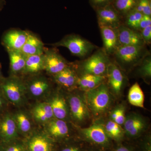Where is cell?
<instances>
[{"label": "cell", "mask_w": 151, "mask_h": 151, "mask_svg": "<svg viewBox=\"0 0 151 151\" xmlns=\"http://www.w3.org/2000/svg\"><path fill=\"white\" fill-rule=\"evenodd\" d=\"M112 97L108 85L105 82L94 89L86 91L84 100L90 114L97 118L109 110L112 104Z\"/></svg>", "instance_id": "1"}, {"label": "cell", "mask_w": 151, "mask_h": 151, "mask_svg": "<svg viewBox=\"0 0 151 151\" xmlns=\"http://www.w3.org/2000/svg\"><path fill=\"white\" fill-rule=\"evenodd\" d=\"M150 54L145 46H121L113 54L114 62L122 70L129 71L137 66Z\"/></svg>", "instance_id": "2"}, {"label": "cell", "mask_w": 151, "mask_h": 151, "mask_svg": "<svg viewBox=\"0 0 151 151\" xmlns=\"http://www.w3.org/2000/svg\"><path fill=\"white\" fill-rule=\"evenodd\" d=\"M111 61L110 56L103 48H100L79 62L78 70L80 75L90 74L106 76L108 66Z\"/></svg>", "instance_id": "3"}, {"label": "cell", "mask_w": 151, "mask_h": 151, "mask_svg": "<svg viewBox=\"0 0 151 151\" xmlns=\"http://www.w3.org/2000/svg\"><path fill=\"white\" fill-rule=\"evenodd\" d=\"M53 45L66 47L73 55L81 58L89 56L97 47L89 41L77 35L66 36Z\"/></svg>", "instance_id": "4"}, {"label": "cell", "mask_w": 151, "mask_h": 151, "mask_svg": "<svg viewBox=\"0 0 151 151\" xmlns=\"http://www.w3.org/2000/svg\"><path fill=\"white\" fill-rule=\"evenodd\" d=\"M82 137L88 142L99 148H108L111 145V140L105 132L104 125L95 123L87 128L80 130Z\"/></svg>", "instance_id": "5"}, {"label": "cell", "mask_w": 151, "mask_h": 151, "mask_svg": "<svg viewBox=\"0 0 151 151\" xmlns=\"http://www.w3.org/2000/svg\"><path fill=\"white\" fill-rule=\"evenodd\" d=\"M95 10L99 27L117 29L123 24V18L113 7L112 4L97 9Z\"/></svg>", "instance_id": "6"}, {"label": "cell", "mask_w": 151, "mask_h": 151, "mask_svg": "<svg viewBox=\"0 0 151 151\" xmlns=\"http://www.w3.org/2000/svg\"><path fill=\"white\" fill-rule=\"evenodd\" d=\"M125 134L129 138H137L145 132L147 126L146 119L139 114L132 113L126 116L124 124Z\"/></svg>", "instance_id": "7"}, {"label": "cell", "mask_w": 151, "mask_h": 151, "mask_svg": "<svg viewBox=\"0 0 151 151\" xmlns=\"http://www.w3.org/2000/svg\"><path fill=\"white\" fill-rule=\"evenodd\" d=\"M106 80L109 89L115 95H120L125 84L126 78L121 68L112 60L108 66Z\"/></svg>", "instance_id": "8"}, {"label": "cell", "mask_w": 151, "mask_h": 151, "mask_svg": "<svg viewBox=\"0 0 151 151\" xmlns=\"http://www.w3.org/2000/svg\"><path fill=\"white\" fill-rule=\"evenodd\" d=\"M2 88L9 100L17 105H21L24 101L26 88L18 78H14L4 83Z\"/></svg>", "instance_id": "9"}, {"label": "cell", "mask_w": 151, "mask_h": 151, "mask_svg": "<svg viewBox=\"0 0 151 151\" xmlns=\"http://www.w3.org/2000/svg\"><path fill=\"white\" fill-rule=\"evenodd\" d=\"M70 115L75 122L82 124L90 118L89 110L85 101L78 95L70 96L68 100Z\"/></svg>", "instance_id": "10"}, {"label": "cell", "mask_w": 151, "mask_h": 151, "mask_svg": "<svg viewBox=\"0 0 151 151\" xmlns=\"http://www.w3.org/2000/svg\"><path fill=\"white\" fill-rule=\"evenodd\" d=\"M43 56L44 69L50 74L55 75L68 65L65 58L55 50H47Z\"/></svg>", "instance_id": "11"}, {"label": "cell", "mask_w": 151, "mask_h": 151, "mask_svg": "<svg viewBox=\"0 0 151 151\" xmlns=\"http://www.w3.org/2000/svg\"><path fill=\"white\" fill-rule=\"evenodd\" d=\"M121 46H145L139 32L131 29L124 24L117 28Z\"/></svg>", "instance_id": "12"}, {"label": "cell", "mask_w": 151, "mask_h": 151, "mask_svg": "<svg viewBox=\"0 0 151 151\" xmlns=\"http://www.w3.org/2000/svg\"><path fill=\"white\" fill-rule=\"evenodd\" d=\"M103 42V50L109 56L113 55L121 46L118 37L117 29L108 27H100Z\"/></svg>", "instance_id": "13"}, {"label": "cell", "mask_w": 151, "mask_h": 151, "mask_svg": "<svg viewBox=\"0 0 151 151\" xmlns=\"http://www.w3.org/2000/svg\"><path fill=\"white\" fill-rule=\"evenodd\" d=\"M18 130L13 116L7 114L0 122V137L6 142L15 139L18 136Z\"/></svg>", "instance_id": "14"}, {"label": "cell", "mask_w": 151, "mask_h": 151, "mask_svg": "<svg viewBox=\"0 0 151 151\" xmlns=\"http://www.w3.org/2000/svg\"><path fill=\"white\" fill-rule=\"evenodd\" d=\"M45 124V130L50 137L60 139L69 135V128L64 120L54 118Z\"/></svg>", "instance_id": "15"}, {"label": "cell", "mask_w": 151, "mask_h": 151, "mask_svg": "<svg viewBox=\"0 0 151 151\" xmlns=\"http://www.w3.org/2000/svg\"><path fill=\"white\" fill-rule=\"evenodd\" d=\"M28 34L24 31H12L5 36L4 41L9 50H21L27 39Z\"/></svg>", "instance_id": "16"}, {"label": "cell", "mask_w": 151, "mask_h": 151, "mask_svg": "<svg viewBox=\"0 0 151 151\" xmlns=\"http://www.w3.org/2000/svg\"><path fill=\"white\" fill-rule=\"evenodd\" d=\"M54 76L57 83L65 88L71 89L77 86L78 75L69 65Z\"/></svg>", "instance_id": "17"}, {"label": "cell", "mask_w": 151, "mask_h": 151, "mask_svg": "<svg viewBox=\"0 0 151 151\" xmlns=\"http://www.w3.org/2000/svg\"><path fill=\"white\" fill-rule=\"evenodd\" d=\"M106 80V76L90 74H81L78 76L77 86L86 92L96 88Z\"/></svg>", "instance_id": "18"}, {"label": "cell", "mask_w": 151, "mask_h": 151, "mask_svg": "<svg viewBox=\"0 0 151 151\" xmlns=\"http://www.w3.org/2000/svg\"><path fill=\"white\" fill-rule=\"evenodd\" d=\"M51 106L55 118L65 121L68 115V106L61 95H55L48 102Z\"/></svg>", "instance_id": "19"}, {"label": "cell", "mask_w": 151, "mask_h": 151, "mask_svg": "<svg viewBox=\"0 0 151 151\" xmlns=\"http://www.w3.org/2000/svg\"><path fill=\"white\" fill-rule=\"evenodd\" d=\"M21 51L26 56L42 55L44 52L43 44L37 37L29 33Z\"/></svg>", "instance_id": "20"}, {"label": "cell", "mask_w": 151, "mask_h": 151, "mask_svg": "<svg viewBox=\"0 0 151 151\" xmlns=\"http://www.w3.org/2000/svg\"><path fill=\"white\" fill-rule=\"evenodd\" d=\"M32 114L36 121L42 124H46L54 118L52 109L48 102L39 103L32 110Z\"/></svg>", "instance_id": "21"}, {"label": "cell", "mask_w": 151, "mask_h": 151, "mask_svg": "<svg viewBox=\"0 0 151 151\" xmlns=\"http://www.w3.org/2000/svg\"><path fill=\"white\" fill-rule=\"evenodd\" d=\"M52 147L51 140L42 134L33 136L28 145L29 151H52Z\"/></svg>", "instance_id": "22"}, {"label": "cell", "mask_w": 151, "mask_h": 151, "mask_svg": "<svg viewBox=\"0 0 151 151\" xmlns=\"http://www.w3.org/2000/svg\"><path fill=\"white\" fill-rule=\"evenodd\" d=\"M44 69L43 54L27 56L23 72L27 73H37Z\"/></svg>", "instance_id": "23"}, {"label": "cell", "mask_w": 151, "mask_h": 151, "mask_svg": "<svg viewBox=\"0 0 151 151\" xmlns=\"http://www.w3.org/2000/svg\"><path fill=\"white\" fill-rule=\"evenodd\" d=\"M50 85L45 78H38L33 79L29 84L28 88L30 94L35 97H42L49 89Z\"/></svg>", "instance_id": "24"}, {"label": "cell", "mask_w": 151, "mask_h": 151, "mask_svg": "<svg viewBox=\"0 0 151 151\" xmlns=\"http://www.w3.org/2000/svg\"><path fill=\"white\" fill-rule=\"evenodd\" d=\"M9 55L12 72L17 73L23 71L27 56L21 50H9Z\"/></svg>", "instance_id": "25"}, {"label": "cell", "mask_w": 151, "mask_h": 151, "mask_svg": "<svg viewBox=\"0 0 151 151\" xmlns=\"http://www.w3.org/2000/svg\"><path fill=\"white\" fill-rule=\"evenodd\" d=\"M128 99L129 103L133 106L144 108L145 95L137 82L135 83L130 88Z\"/></svg>", "instance_id": "26"}, {"label": "cell", "mask_w": 151, "mask_h": 151, "mask_svg": "<svg viewBox=\"0 0 151 151\" xmlns=\"http://www.w3.org/2000/svg\"><path fill=\"white\" fill-rule=\"evenodd\" d=\"M104 127L105 132L111 140L120 142L124 139L125 135L124 129L116 122L109 120Z\"/></svg>", "instance_id": "27"}, {"label": "cell", "mask_w": 151, "mask_h": 151, "mask_svg": "<svg viewBox=\"0 0 151 151\" xmlns=\"http://www.w3.org/2000/svg\"><path fill=\"white\" fill-rule=\"evenodd\" d=\"M13 117L18 131L23 134H27L30 131L32 124L27 114L22 111H19Z\"/></svg>", "instance_id": "28"}, {"label": "cell", "mask_w": 151, "mask_h": 151, "mask_svg": "<svg viewBox=\"0 0 151 151\" xmlns=\"http://www.w3.org/2000/svg\"><path fill=\"white\" fill-rule=\"evenodd\" d=\"M137 0H114L112 5L122 17L135 8Z\"/></svg>", "instance_id": "29"}, {"label": "cell", "mask_w": 151, "mask_h": 151, "mask_svg": "<svg viewBox=\"0 0 151 151\" xmlns=\"http://www.w3.org/2000/svg\"><path fill=\"white\" fill-rule=\"evenodd\" d=\"M143 15L134 9L124 17L123 24L129 28L139 31V26Z\"/></svg>", "instance_id": "30"}, {"label": "cell", "mask_w": 151, "mask_h": 151, "mask_svg": "<svg viewBox=\"0 0 151 151\" xmlns=\"http://www.w3.org/2000/svg\"><path fill=\"white\" fill-rule=\"evenodd\" d=\"M137 66L138 74L146 82H149L151 78V54L145 57Z\"/></svg>", "instance_id": "31"}, {"label": "cell", "mask_w": 151, "mask_h": 151, "mask_svg": "<svg viewBox=\"0 0 151 151\" xmlns=\"http://www.w3.org/2000/svg\"><path fill=\"white\" fill-rule=\"evenodd\" d=\"M110 118V120L120 126L123 125L126 119L125 108L123 105L116 107L111 112Z\"/></svg>", "instance_id": "32"}, {"label": "cell", "mask_w": 151, "mask_h": 151, "mask_svg": "<svg viewBox=\"0 0 151 151\" xmlns=\"http://www.w3.org/2000/svg\"><path fill=\"white\" fill-rule=\"evenodd\" d=\"M151 0H137L135 9L144 15L151 16Z\"/></svg>", "instance_id": "33"}, {"label": "cell", "mask_w": 151, "mask_h": 151, "mask_svg": "<svg viewBox=\"0 0 151 151\" xmlns=\"http://www.w3.org/2000/svg\"><path fill=\"white\" fill-rule=\"evenodd\" d=\"M114 0H89V2L92 7L96 10L105 6L112 4Z\"/></svg>", "instance_id": "34"}, {"label": "cell", "mask_w": 151, "mask_h": 151, "mask_svg": "<svg viewBox=\"0 0 151 151\" xmlns=\"http://www.w3.org/2000/svg\"><path fill=\"white\" fill-rule=\"evenodd\" d=\"M139 32L145 44H150L151 42V25L145 28Z\"/></svg>", "instance_id": "35"}, {"label": "cell", "mask_w": 151, "mask_h": 151, "mask_svg": "<svg viewBox=\"0 0 151 151\" xmlns=\"http://www.w3.org/2000/svg\"><path fill=\"white\" fill-rule=\"evenodd\" d=\"M151 25V16L143 15L139 26V31H140L145 28Z\"/></svg>", "instance_id": "36"}, {"label": "cell", "mask_w": 151, "mask_h": 151, "mask_svg": "<svg viewBox=\"0 0 151 151\" xmlns=\"http://www.w3.org/2000/svg\"><path fill=\"white\" fill-rule=\"evenodd\" d=\"M4 151H25L24 146L20 144H15L6 147Z\"/></svg>", "instance_id": "37"}, {"label": "cell", "mask_w": 151, "mask_h": 151, "mask_svg": "<svg viewBox=\"0 0 151 151\" xmlns=\"http://www.w3.org/2000/svg\"><path fill=\"white\" fill-rule=\"evenodd\" d=\"M61 151H84V150L82 146L79 145H73L65 147Z\"/></svg>", "instance_id": "38"}, {"label": "cell", "mask_w": 151, "mask_h": 151, "mask_svg": "<svg viewBox=\"0 0 151 151\" xmlns=\"http://www.w3.org/2000/svg\"><path fill=\"white\" fill-rule=\"evenodd\" d=\"M142 151H151V138L149 137L145 139L143 142Z\"/></svg>", "instance_id": "39"}, {"label": "cell", "mask_w": 151, "mask_h": 151, "mask_svg": "<svg viewBox=\"0 0 151 151\" xmlns=\"http://www.w3.org/2000/svg\"><path fill=\"white\" fill-rule=\"evenodd\" d=\"M113 151H135L130 146L126 145H119L113 150Z\"/></svg>", "instance_id": "40"}, {"label": "cell", "mask_w": 151, "mask_h": 151, "mask_svg": "<svg viewBox=\"0 0 151 151\" xmlns=\"http://www.w3.org/2000/svg\"><path fill=\"white\" fill-rule=\"evenodd\" d=\"M2 105V101L1 99L0 98V106Z\"/></svg>", "instance_id": "41"}, {"label": "cell", "mask_w": 151, "mask_h": 151, "mask_svg": "<svg viewBox=\"0 0 151 151\" xmlns=\"http://www.w3.org/2000/svg\"><path fill=\"white\" fill-rule=\"evenodd\" d=\"M94 151L93 150H90V151Z\"/></svg>", "instance_id": "42"}, {"label": "cell", "mask_w": 151, "mask_h": 151, "mask_svg": "<svg viewBox=\"0 0 151 151\" xmlns=\"http://www.w3.org/2000/svg\"><path fill=\"white\" fill-rule=\"evenodd\" d=\"M0 75H1V72H0Z\"/></svg>", "instance_id": "43"}]
</instances>
